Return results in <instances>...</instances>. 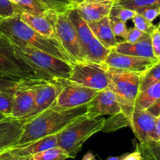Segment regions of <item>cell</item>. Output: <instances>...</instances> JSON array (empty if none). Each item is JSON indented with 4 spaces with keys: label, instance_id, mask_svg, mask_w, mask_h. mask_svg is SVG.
Masks as SVG:
<instances>
[{
    "label": "cell",
    "instance_id": "1",
    "mask_svg": "<svg viewBox=\"0 0 160 160\" xmlns=\"http://www.w3.org/2000/svg\"><path fill=\"white\" fill-rule=\"evenodd\" d=\"M0 34L11 44L35 48L73 63L72 59L56 38L42 36L31 29L22 21L20 14L0 19Z\"/></svg>",
    "mask_w": 160,
    "mask_h": 160
},
{
    "label": "cell",
    "instance_id": "2",
    "mask_svg": "<svg viewBox=\"0 0 160 160\" xmlns=\"http://www.w3.org/2000/svg\"><path fill=\"white\" fill-rule=\"evenodd\" d=\"M87 105L58 110L49 108L23 124V133L14 146L25 145L46 136L56 134L87 113Z\"/></svg>",
    "mask_w": 160,
    "mask_h": 160
},
{
    "label": "cell",
    "instance_id": "3",
    "mask_svg": "<svg viewBox=\"0 0 160 160\" xmlns=\"http://www.w3.org/2000/svg\"><path fill=\"white\" fill-rule=\"evenodd\" d=\"M105 119L91 118L85 114L56 134L57 145L68 153L70 159H74L84 144L92 135L102 131Z\"/></svg>",
    "mask_w": 160,
    "mask_h": 160
},
{
    "label": "cell",
    "instance_id": "4",
    "mask_svg": "<svg viewBox=\"0 0 160 160\" xmlns=\"http://www.w3.org/2000/svg\"><path fill=\"white\" fill-rule=\"evenodd\" d=\"M12 45L17 56L49 81L68 80L70 78L72 70V63L70 62L35 48L13 44Z\"/></svg>",
    "mask_w": 160,
    "mask_h": 160
},
{
    "label": "cell",
    "instance_id": "5",
    "mask_svg": "<svg viewBox=\"0 0 160 160\" xmlns=\"http://www.w3.org/2000/svg\"><path fill=\"white\" fill-rule=\"evenodd\" d=\"M109 84L108 88L115 93L121 106V112L131 120L134 105L139 92L142 74L120 69L108 68Z\"/></svg>",
    "mask_w": 160,
    "mask_h": 160
},
{
    "label": "cell",
    "instance_id": "6",
    "mask_svg": "<svg viewBox=\"0 0 160 160\" xmlns=\"http://www.w3.org/2000/svg\"><path fill=\"white\" fill-rule=\"evenodd\" d=\"M0 76L20 81H49L17 56L12 44L3 36L0 37Z\"/></svg>",
    "mask_w": 160,
    "mask_h": 160
},
{
    "label": "cell",
    "instance_id": "7",
    "mask_svg": "<svg viewBox=\"0 0 160 160\" xmlns=\"http://www.w3.org/2000/svg\"><path fill=\"white\" fill-rule=\"evenodd\" d=\"M109 67L105 63L79 61L72 63V70L67 81L73 84L102 91L109 88Z\"/></svg>",
    "mask_w": 160,
    "mask_h": 160
},
{
    "label": "cell",
    "instance_id": "8",
    "mask_svg": "<svg viewBox=\"0 0 160 160\" xmlns=\"http://www.w3.org/2000/svg\"><path fill=\"white\" fill-rule=\"evenodd\" d=\"M53 28L55 38L60 43L73 62L84 61V52L78 34L66 12H57Z\"/></svg>",
    "mask_w": 160,
    "mask_h": 160
},
{
    "label": "cell",
    "instance_id": "9",
    "mask_svg": "<svg viewBox=\"0 0 160 160\" xmlns=\"http://www.w3.org/2000/svg\"><path fill=\"white\" fill-rule=\"evenodd\" d=\"M59 81L62 88L52 109L66 110L88 105L98 93V91L73 84L67 80L59 79Z\"/></svg>",
    "mask_w": 160,
    "mask_h": 160
},
{
    "label": "cell",
    "instance_id": "10",
    "mask_svg": "<svg viewBox=\"0 0 160 160\" xmlns=\"http://www.w3.org/2000/svg\"><path fill=\"white\" fill-rule=\"evenodd\" d=\"M62 84L59 79L53 81H40L36 84V95L32 110L22 120L25 121L34 118L54 104Z\"/></svg>",
    "mask_w": 160,
    "mask_h": 160
},
{
    "label": "cell",
    "instance_id": "11",
    "mask_svg": "<svg viewBox=\"0 0 160 160\" xmlns=\"http://www.w3.org/2000/svg\"><path fill=\"white\" fill-rule=\"evenodd\" d=\"M158 62H160V59L120 54L112 49L108 54L104 63L109 68L120 69L143 74Z\"/></svg>",
    "mask_w": 160,
    "mask_h": 160
},
{
    "label": "cell",
    "instance_id": "12",
    "mask_svg": "<svg viewBox=\"0 0 160 160\" xmlns=\"http://www.w3.org/2000/svg\"><path fill=\"white\" fill-rule=\"evenodd\" d=\"M56 146H58L57 135L52 134V135L42 138L25 145L11 147L0 152V159L31 160V157L36 153Z\"/></svg>",
    "mask_w": 160,
    "mask_h": 160
},
{
    "label": "cell",
    "instance_id": "13",
    "mask_svg": "<svg viewBox=\"0 0 160 160\" xmlns=\"http://www.w3.org/2000/svg\"><path fill=\"white\" fill-rule=\"evenodd\" d=\"M38 81H23L14 90L10 117L23 119L32 110L36 95V84Z\"/></svg>",
    "mask_w": 160,
    "mask_h": 160
},
{
    "label": "cell",
    "instance_id": "14",
    "mask_svg": "<svg viewBox=\"0 0 160 160\" xmlns=\"http://www.w3.org/2000/svg\"><path fill=\"white\" fill-rule=\"evenodd\" d=\"M87 106L86 116L91 118L112 116L121 112V106L117 95L109 88L98 91L95 98Z\"/></svg>",
    "mask_w": 160,
    "mask_h": 160
},
{
    "label": "cell",
    "instance_id": "15",
    "mask_svg": "<svg viewBox=\"0 0 160 160\" xmlns=\"http://www.w3.org/2000/svg\"><path fill=\"white\" fill-rule=\"evenodd\" d=\"M156 119L146 110H134L131 119V128L140 144H146L151 140Z\"/></svg>",
    "mask_w": 160,
    "mask_h": 160
},
{
    "label": "cell",
    "instance_id": "16",
    "mask_svg": "<svg viewBox=\"0 0 160 160\" xmlns=\"http://www.w3.org/2000/svg\"><path fill=\"white\" fill-rule=\"evenodd\" d=\"M114 3L112 0H83L74 9L87 23H91L109 17Z\"/></svg>",
    "mask_w": 160,
    "mask_h": 160
},
{
    "label": "cell",
    "instance_id": "17",
    "mask_svg": "<svg viewBox=\"0 0 160 160\" xmlns=\"http://www.w3.org/2000/svg\"><path fill=\"white\" fill-rule=\"evenodd\" d=\"M24 120L8 117L0 120V152L14 146L23 133Z\"/></svg>",
    "mask_w": 160,
    "mask_h": 160
},
{
    "label": "cell",
    "instance_id": "18",
    "mask_svg": "<svg viewBox=\"0 0 160 160\" xmlns=\"http://www.w3.org/2000/svg\"><path fill=\"white\" fill-rule=\"evenodd\" d=\"M57 12L50 10L45 16H36L28 12H21L20 19L28 26L41 35L49 38H55L53 24L56 19Z\"/></svg>",
    "mask_w": 160,
    "mask_h": 160
},
{
    "label": "cell",
    "instance_id": "19",
    "mask_svg": "<svg viewBox=\"0 0 160 160\" xmlns=\"http://www.w3.org/2000/svg\"><path fill=\"white\" fill-rule=\"evenodd\" d=\"M88 24L95 37L103 46L109 50L115 48L119 42L112 32L109 17H104L98 21L88 23Z\"/></svg>",
    "mask_w": 160,
    "mask_h": 160
},
{
    "label": "cell",
    "instance_id": "20",
    "mask_svg": "<svg viewBox=\"0 0 160 160\" xmlns=\"http://www.w3.org/2000/svg\"><path fill=\"white\" fill-rule=\"evenodd\" d=\"M113 50L120 54L129 55L144 58H156L151 45L150 35L146 38L135 43H128L125 41H121L117 44ZM157 59V58H156Z\"/></svg>",
    "mask_w": 160,
    "mask_h": 160
},
{
    "label": "cell",
    "instance_id": "21",
    "mask_svg": "<svg viewBox=\"0 0 160 160\" xmlns=\"http://www.w3.org/2000/svg\"><path fill=\"white\" fill-rule=\"evenodd\" d=\"M66 14L67 15L69 20H70L75 31H76L78 39L80 41L81 47H82L83 52H84L86 47L93 39L95 35L89 28L87 22L78 14V11L74 8L68 9L66 12Z\"/></svg>",
    "mask_w": 160,
    "mask_h": 160
},
{
    "label": "cell",
    "instance_id": "22",
    "mask_svg": "<svg viewBox=\"0 0 160 160\" xmlns=\"http://www.w3.org/2000/svg\"><path fill=\"white\" fill-rule=\"evenodd\" d=\"M159 99H160V81L145 90L138 92L134 101V110H146Z\"/></svg>",
    "mask_w": 160,
    "mask_h": 160
},
{
    "label": "cell",
    "instance_id": "23",
    "mask_svg": "<svg viewBox=\"0 0 160 160\" xmlns=\"http://www.w3.org/2000/svg\"><path fill=\"white\" fill-rule=\"evenodd\" d=\"M109 52L110 50L103 46L99 41L94 37L84 50V61L95 63H104Z\"/></svg>",
    "mask_w": 160,
    "mask_h": 160
},
{
    "label": "cell",
    "instance_id": "24",
    "mask_svg": "<svg viewBox=\"0 0 160 160\" xmlns=\"http://www.w3.org/2000/svg\"><path fill=\"white\" fill-rule=\"evenodd\" d=\"M18 13L28 12L36 16H45L51 9L40 0H17L15 5Z\"/></svg>",
    "mask_w": 160,
    "mask_h": 160
},
{
    "label": "cell",
    "instance_id": "25",
    "mask_svg": "<svg viewBox=\"0 0 160 160\" xmlns=\"http://www.w3.org/2000/svg\"><path fill=\"white\" fill-rule=\"evenodd\" d=\"M131 126V120L123 112L110 116L108 119H105L102 131L104 133H112L121 128Z\"/></svg>",
    "mask_w": 160,
    "mask_h": 160
},
{
    "label": "cell",
    "instance_id": "26",
    "mask_svg": "<svg viewBox=\"0 0 160 160\" xmlns=\"http://www.w3.org/2000/svg\"><path fill=\"white\" fill-rule=\"evenodd\" d=\"M70 159L68 153L59 146L52 147L36 153L31 160H67Z\"/></svg>",
    "mask_w": 160,
    "mask_h": 160
},
{
    "label": "cell",
    "instance_id": "27",
    "mask_svg": "<svg viewBox=\"0 0 160 160\" xmlns=\"http://www.w3.org/2000/svg\"><path fill=\"white\" fill-rule=\"evenodd\" d=\"M159 81H160V62H158L142 74L139 84V92L148 88Z\"/></svg>",
    "mask_w": 160,
    "mask_h": 160
},
{
    "label": "cell",
    "instance_id": "28",
    "mask_svg": "<svg viewBox=\"0 0 160 160\" xmlns=\"http://www.w3.org/2000/svg\"><path fill=\"white\" fill-rule=\"evenodd\" d=\"M136 12L134 10L120 6V5L117 4V3H114L113 6H112L110 9L109 17L117 18L118 20H121V21L127 23L128 20H132Z\"/></svg>",
    "mask_w": 160,
    "mask_h": 160
},
{
    "label": "cell",
    "instance_id": "29",
    "mask_svg": "<svg viewBox=\"0 0 160 160\" xmlns=\"http://www.w3.org/2000/svg\"><path fill=\"white\" fill-rule=\"evenodd\" d=\"M13 92H0V113L7 117H10L12 112Z\"/></svg>",
    "mask_w": 160,
    "mask_h": 160
},
{
    "label": "cell",
    "instance_id": "30",
    "mask_svg": "<svg viewBox=\"0 0 160 160\" xmlns=\"http://www.w3.org/2000/svg\"><path fill=\"white\" fill-rule=\"evenodd\" d=\"M117 4L128 8L132 10L148 6H159V0H120Z\"/></svg>",
    "mask_w": 160,
    "mask_h": 160
},
{
    "label": "cell",
    "instance_id": "31",
    "mask_svg": "<svg viewBox=\"0 0 160 160\" xmlns=\"http://www.w3.org/2000/svg\"><path fill=\"white\" fill-rule=\"evenodd\" d=\"M51 10L55 11L58 13L66 12L68 9H71L70 0H40Z\"/></svg>",
    "mask_w": 160,
    "mask_h": 160
},
{
    "label": "cell",
    "instance_id": "32",
    "mask_svg": "<svg viewBox=\"0 0 160 160\" xmlns=\"http://www.w3.org/2000/svg\"><path fill=\"white\" fill-rule=\"evenodd\" d=\"M134 11L136 13L142 16L144 19L152 23L159 17L160 13V5L159 6H144V7L138 8Z\"/></svg>",
    "mask_w": 160,
    "mask_h": 160
},
{
    "label": "cell",
    "instance_id": "33",
    "mask_svg": "<svg viewBox=\"0 0 160 160\" xmlns=\"http://www.w3.org/2000/svg\"><path fill=\"white\" fill-rule=\"evenodd\" d=\"M132 20L133 23H134V28H136L139 31H142V32L146 33V34H150L154 31L156 26V25L153 24L152 22H149L145 20V19H144L142 16H140L138 13L134 15Z\"/></svg>",
    "mask_w": 160,
    "mask_h": 160
},
{
    "label": "cell",
    "instance_id": "34",
    "mask_svg": "<svg viewBox=\"0 0 160 160\" xmlns=\"http://www.w3.org/2000/svg\"><path fill=\"white\" fill-rule=\"evenodd\" d=\"M109 21H110L111 28H112L114 35L117 38H120L123 40L126 37L128 31L126 23L117 18H113V17H109Z\"/></svg>",
    "mask_w": 160,
    "mask_h": 160
},
{
    "label": "cell",
    "instance_id": "35",
    "mask_svg": "<svg viewBox=\"0 0 160 160\" xmlns=\"http://www.w3.org/2000/svg\"><path fill=\"white\" fill-rule=\"evenodd\" d=\"M16 14H20L17 12L16 6L9 0H0V18L12 17Z\"/></svg>",
    "mask_w": 160,
    "mask_h": 160
},
{
    "label": "cell",
    "instance_id": "36",
    "mask_svg": "<svg viewBox=\"0 0 160 160\" xmlns=\"http://www.w3.org/2000/svg\"><path fill=\"white\" fill-rule=\"evenodd\" d=\"M150 34L142 32V31H139L138 29L134 27V28H130L128 29V34H127L123 41L128 42V43H135V42L146 38Z\"/></svg>",
    "mask_w": 160,
    "mask_h": 160
},
{
    "label": "cell",
    "instance_id": "37",
    "mask_svg": "<svg viewBox=\"0 0 160 160\" xmlns=\"http://www.w3.org/2000/svg\"><path fill=\"white\" fill-rule=\"evenodd\" d=\"M23 81L0 76V92H13Z\"/></svg>",
    "mask_w": 160,
    "mask_h": 160
},
{
    "label": "cell",
    "instance_id": "38",
    "mask_svg": "<svg viewBox=\"0 0 160 160\" xmlns=\"http://www.w3.org/2000/svg\"><path fill=\"white\" fill-rule=\"evenodd\" d=\"M159 24L156 26L154 31L150 34L151 45L154 52L155 57L160 59V29Z\"/></svg>",
    "mask_w": 160,
    "mask_h": 160
},
{
    "label": "cell",
    "instance_id": "39",
    "mask_svg": "<svg viewBox=\"0 0 160 160\" xmlns=\"http://www.w3.org/2000/svg\"><path fill=\"white\" fill-rule=\"evenodd\" d=\"M146 111L152 116H154L155 117H160V99L157 100L152 105H151L146 109Z\"/></svg>",
    "mask_w": 160,
    "mask_h": 160
},
{
    "label": "cell",
    "instance_id": "40",
    "mask_svg": "<svg viewBox=\"0 0 160 160\" xmlns=\"http://www.w3.org/2000/svg\"><path fill=\"white\" fill-rule=\"evenodd\" d=\"M122 160H143V157H142V155L140 151L136 148L135 151L133 152L127 153L126 156Z\"/></svg>",
    "mask_w": 160,
    "mask_h": 160
},
{
    "label": "cell",
    "instance_id": "41",
    "mask_svg": "<svg viewBox=\"0 0 160 160\" xmlns=\"http://www.w3.org/2000/svg\"><path fill=\"white\" fill-rule=\"evenodd\" d=\"M82 160H96V158L92 152H88L83 156Z\"/></svg>",
    "mask_w": 160,
    "mask_h": 160
},
{
    "label": "cell",
    "instance_id": "42",
    "mask_svg": "<svg viewBox=\"0 0 160 160\" xmlns=\"http://www.w3.org/2000/svg\"><path fill=\"white\" fill-rule=\"evenodd\" d=\"M126 155L127 153L121 155V156H109V157H108L107 159H100V160H122L123 158H124V156H126Z\"/></svg>",
    "mask_w": 160,
    "mask_h": 160
},
{
    "label": "cell",
    "instance_id": "43",
    "mask_svg": "<svg viewBox=\"0 0 160 160\" xmlns=\"http://www.w3.org/2000/svg\"><path fill=\"white\" fill-rule=\"evenodd\" d=\"M83 0H70V2H71L72 8H74L77 5H78L80 2H81Z\"/></svg>",
    "mask_w": 160,
    "mask_h": 160
},
{
    "label": "cell",
    "instance_id": "44",
    "mask_svg": "<svg viewBox=\"0 0 160 160\" xmlns=\"http://www.w3.org/2000/svg\"><path fill=\"white\" fill-rule=\"evenodd\" d=\"M6 117H8L7 116L4 115V114H2V113H0V120H3V119H6Z\"/></svg>",
    "mask_w": 160,
    "mask_h": 160
},
{
    "label": "cell",
    "instance_id": "45",
    "mask_svg": "<svg viewBox=\"0 0 160 160\" xmlns=\"http://www.w3.org/2000/svg\"><path fill=\"white\" fill-rule=\"evenodd\" d=\"M0 160H20V159H1Z\"/></svg>",
    "mask_w": 160,
    "mask_h": 160
},
{
    "label": "cell",
    "instance_id": "46",
    "mask_svg": "<svg viewBox=\"0 0 160 160\" xmlns=\"http://www.w3.org/2000/svg\"><path fill=\"white\" fill-rule=\"evenodd\" d=\"M112 1H113L114 2L116 3V2H119V1H120V0H112Z\"/></svg>",
    "mask_w": 160,
    "mask_h": 160
},
{
    "label": "cell",
    "instance_id": "47",
    "mask_svg": "<svg viewBox=\"0 0 160 160\" xmlns=\"http://www.w3.org/2000/svg\"><path fill=\"white\" fill-rule=\"evenodd\" d=\"M0 19H1V18H0ZM0 37H1V34H0Z\"/></svg>",
    "mask_w": 160,
    "mask_h": 160
}]
</instances>
